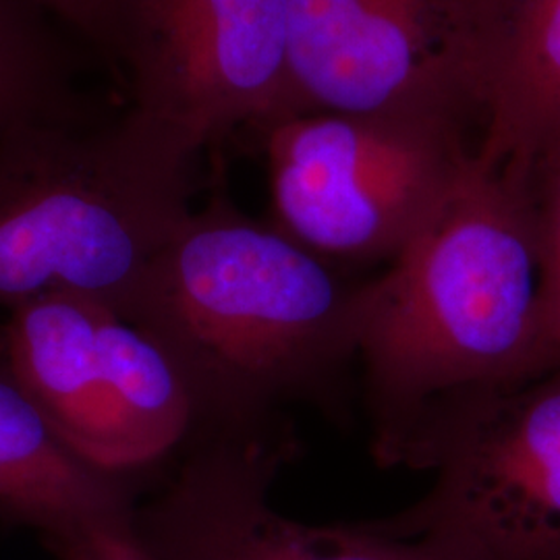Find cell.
<instances>
[{
    "instance_id": "obj_3",
    "label": "cell",
    "mask_w": 560,
    "mask_h": 560,
    "mask_svg": "<svg viewBox=\"0 0 560 560\" xmlns=\"http://www.w3.org/2000/svg\"><path fill=\"white\" fill-rule=\"evenodd\" d=\"M203 152L136 106L25 125L0 141V307L71 293L129 320L180 224Z\"/></svg>"
},
{
    "instance_id": "obj_14",
    "label": "cell",
    "mask_w": 560,
    "mask_h": 560,
    "mask_svg": "<svg viewBox=\"0 0 560 560\" xmlns=\"http://www.w3.org/2000/svg\"><path fill=\"white\" fill-rule=\"evenodd\" d=\"M133 511L85 521L48 544L59 560H159L141 540Z\"/></svg>"
},
{
    "instance_id": "obj_7",
    "label": "cell",
    "mask_w": 560,
    "mask_h": 560,
    "mask_svg": "<svg viewBox=\"0 0 560 560\" xmlns=\"http://www.w3.org/2000/svg\"><path fill=\"white\" fill-rule=\"evenodd\" d=\"M418 469L434 471L432 488L382 527L476 560H560V365L471 409Z\"/></svg>"
},
{
    "instance_id": "obj_9",
    "label": "cell",
    "mask_w": 560,
    "mask_h": 560,
    "mask_svg": "<svg viewBox=\"0 0 560 560\" xmlns=\"http://www.w3.org/2000/svg\"><path fill=\"white\" fill-rule=\"evenodd\" d=\"M175 478L133 511L159 560H476L439 536H399L378 521L314 527L280 515L270 488L298 451L287 425L200 434Z\"/></svg>"
},
{
    "instance_id": "obj_6",
    "label": "cell",
    "mask_w": 560,
    "mask_h": 560,
    "mask_svg": "<svg viewBox=\"0 0 560 560\" xmlns=\"http://www.w3.org/2000/svg\"><path fill=\"white\" fill-rule=\"evenodd\" d=\"M120 92L201 150L303 115L291 0H131Z\"/></svg>"
},
{
    "instance_id": "obj_15",
    "label": "cell",
    "mask_w": 560,
    "mask_h": 560,
    "mask_svg": "<svg viewBox=\"0 0 560 560\" xmlns=\"http://www.w3.org/2000/svg\"><path fill=\"white\" fill-rule=\"evenodd\" d=\"M536 194L540 214L544 298L550 335L560 353V162L541 177Z\"/></svg>"
},
{
    "instance_id": "obj_5",
    "label": "cell",
    "mask_w": 560,
    "mask_h": 560,
    "mask_svg": "<svg viewBox=\"0 0 560 560\" xmlns=\"http://www.w3.org/2000/svg\"><path fill=\"white\" fill-rule=\"evenodd\" d=\"M0 363L88 463L125 478L194 441L196 400L175 361L101 301L50 293L9 310Z\"/></svg>"
},
{
    "instance_id": "obj_8",
    "label": "cell",
    "mask_w": 560,
    "mask_h": 560,
    "mask_svg": "<svg viewBox=\"0 0 560 560\" xmlns=\"http://www.w3.org/2000/svg\"><path fill=\"white\" fill-rule=\"evenodd\" d=\"M305 113H442L480 127L476 0H291Z\"/></svg>"
},
{
    "instance_id": "obj_13",
    "label": "cell",
    "mask_w": 560,
    "mask_h": 560,
    "mask_svg": "<svg viewBox=\"0 0 560 560\" xmlns=\"http://www.w3.org/2000/svg\"><path fill=\"white\" fill-rule=\"evenodd\" d=\"M80 42L120 90V55L131 0H36Z\"/></svg>"
},
{
    "instance_id": "obj_12",
    "label": "cell",
    "mask_w": 560,
    "mask_h": 560,
    "mask_svg": "<svg viewBox=\"0 0 560 560\" xmlns=\"http://www.w3.org/2000/svg\"><path fill=\"white\" fill-rule=\"evenodd\" d=\"M85 62L98 65L36 0H0V141L34 122L108 117L81 92Z\"/></svg>"
},
{
    "instance_id": "obj_4",
    "label": "cell",
    "mask_w": 560,
    "mask_h": 560,
    "mask_svg": "<svg viewBox=\"0 0 560 560\" xmlns=\"http://www.w3.org/2000/svg\"><path fill=\"white\" fill-rule=\"evenodd\" d=\"M478 125L442 113H303L260 131L272 224L349 270L390 264L460 179Z\"/></svg>"
},
{
    "instance_id": "obj_11",
    "label": "cell",
    "mask_w": 560,
    "mask_h": 560,
    "mask_svg": "<svg viewBox=\"0 0 560 560\" xmlns=\"http://www.w3.org/2000/svg\"><path fill=\"white\" fill-rule=\"evenodd\" d=\"M127 509V480L78 455L0 363V520L52 538Z\"/></svg>"
},
{
    "instance_id": "obj_10",
    "label": "cell",
    "mask_w": 560,
    "mask_h": 560,
    "mask_svg": "<svg viewBox=\"0 0 560 560\" xmlns=\"http://www.w3.org/2000/svg\"><path fill=\"white\" fill-rule=\"evenodd\" d=\"M478 159L538 191L560 162V0H476Z\"/></svg>"
},
{
    "instance_id": "obj_2",
    "label": "cell",
    "mask_w": 560,
    "mask_h": 560,
    "mask_svg": "<svg viewBox=\"0 0 560 560\" xmlns=\"http://www.w3.org/2000/svg\"><path fill=\"white\" fill-rule=\"evenodd\" d=\"M368 280L260 222L214 189L150 266L129 322L175 361L198 434L287 425L360 363Z\"/></svg>"
},
{
    "instance_id": "obj_1",
    "label": "cell",
    "mask_w": 560,
    "mask_h": 560,
    "mask_svg": "<svg viewBox=\"0 0 560 560\" xmlns=\"http://www.w3.org/2000/svg\"><path fill=\"white\" fill-rule=\"evenodd\" d=\"M360 365L374 457L413 469L483 400L559 368L529 185L471 159L399 256L368 280Z\"/></svg>"
}]
</instances>
